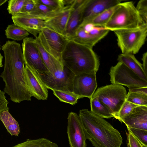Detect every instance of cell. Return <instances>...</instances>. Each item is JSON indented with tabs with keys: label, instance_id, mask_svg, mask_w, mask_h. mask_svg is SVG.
Here are the masks:
<instances>
[{
	"label": "cell",
	"instance_id": "17",
	"mask_svg": "<svg viewBox=\"0 0 147 147\" xmlns=\"http://www.w3.org/2000/svg\"><path fill=\"white\" fill-rule=\"evenodd\" d=\"M89 0H76L73 10L70 16L65 35L68 40H70L81 24L83 20L84 9Z\"/></svg>",
	"mask_w": 147,
	"mask_h": 147
},
{
	"label": "cell",
	"instance_id": "24",
	"mask_svg": "<svg viewBox=\"0 0 147 147\" xmlns=\"http://www.w3.org/2000/svg\"><path fill=\"white\" fill-rule=\"evenodd\" d=\"M118 4L103 11L86 22H82L81 24L90 23L95 26L104 27L111 18Z\"/></svg>",
	"mask_w": 147,
	"mask_h": 147
},
{
	"label": "cell",
	"instance_id": "37",
	"mask_svg": "<svg viewBox=\"0 0 147 147\" xmlns=\"http://www.w3.org/2000/svg\"><path fill=\"white\" fill-rule=\"evenodd\" d=\"M6 98L5 92L0 90V113L4 111L9 110L7 106L9 102Z\"/></svg>",
	"mask_w": 147,
	"mask_h": 147
},
{
	"label": "cell",
	"instance_id": "29",
	"mask_svg": "<svg viewBox=\"0 0 147 147\" xmlns=\"http://www.w3.org/2000/svg\"><path fill=\"white\" fill-rule=\"evenodd\" d=\"M126 101L139 106H147V94L129 91Z\"/></svg>",
	"mask_w": 147,
	"mask_h": 147
},
{
	"label": "cell",
	"instance_id": "20",
	"mask_svg": "<svg viewBox=\"0 0 147 147\" xmlns=\"http://www.w3.org/2000/svg\"><path fill=\"white\" fill-rule=\"evenodd\" d=\"M35 40L42 59L50 73L53 74L57 70L63 69L64 65L62 62L47 52L42 47L37 37L35 38Z\"/></svg>",
	"mask_w": 147,
	"mask_h": 147
},
{
	"label": "cell",
	"instance_id": "23",
	"mask_svg": "<svg viewBox=\"0 0 147 147\" xmlns=\"http://www.w3.org/2000/svg\"><path fill=\"white\" fill-rule=\"evenodd\" d=\"M34 8L32 12L28 14L44 21L52 17L61 9L59 10H55L38 2L36 0H34Z\"/></svg>",
	"mask_w": 147,
	"mask_h": 147
},
{
	"label": "cell",
	"instance_id": "40",
	"mask_svg": "<svg viewBox=\"0 0 147 147\" xmlns=\"http://www.w3.org/2000/svg\"><path fill=\"white\" fill-rule=\"evenodd\" d=\"M7 1V0H0V6L5 3Z\"/></svg>",
	"mask_w": 147,
	"mask_h": 147
},
{
	"label": "cell",
	"instance_id": "11",
	"mask_svg": "<svg viewBox=\"0 0 147 147\" xmlns=\"http://www.w3.org/2000/svg\"><path fill=\"white\" fill-rule=\"evenodd\" d=\"M67 133L70 147H86L87 139L79 115L71 112L67 117Z\"/></svg>",
	"mask_w": 147,
	"mask_h": 147
},
{
	"label": "cell",
	"instance_id": "36",
	"mask_svg": "<svg viewBox=\"0 0 147 147\" xmlns=\"http://www.w3.org/2000/svg\"><path fill=\"white\" fill-rule=\"evenodd\" d=\"M35 6L34 0H25L20 13L29 14L33 11Z\"/></svg>",
	"mask_w": 147,
	"mask_h": 147
},
{
	"label": "cell",
	"instance_id": "34",
	"mask_svg": "<svg viewBox=\"0 0 147 147\" xmlns=\"http://www.w3.org/2000/svg\"><path fill=\"white\" fill-rule=\"evenodd\" d=\"M127 130L128 132H126L127 147H147V146L142 143Z\"/></svg>",
	"mask_w": 147,
	"mask_h": 147
},
{
	"label": "cell",
	"instance_id": "8",
	"mask_svg": "<svg viewBox=\"0 0 147 147\" xmlns=\"http://www.w3.org/2000/svg\"><path fill=\"white\" fill-rule=\"evenodd\" d=\"M47 89L73 92V83L75 75L64 65L63 69L53 74L48 72L38 74Z\"/></svg>",
	"mask_w": 147,
	"mask_h": 147
},
{
	"label": "cell",
	"instance_id": "13",
	"mask_svg": "<svg viewBox=\"0 0 147 147\" xmlns=\"http://www.w3.org/2000/svg\"><path fill=\"white\" fill-rule=\"evenodd\" d=\"M65 6L52 17L45 21V27L65 36L66 28L71 14L76 3Z\"/></svg>",
	"mask_w": 147,
	"mask_h": 147
},
{
	"label": "cell",
	"instance_id": "31",
	"mask_svg": "<svg viewBox=\"0 0 147 147\" xmlns=\"http://www.w3.org/2000/svg\"><path fill=\"white\" fill-rule=\"evenodd\" d=\"M25 0H10L8 1L7 10L13 16L21 12Z\"/></svg>",
	"mask_w": 147,
	"mask_h": 147
},
{
	"label": "cell",
	"instance_id": "22",
	"mask_svg": "<svg viewBox=\"0 0 147 147\" xmlns=\"http://www.w3.org/2000/svg\"><path fill=\"white\" fill-rule=\"evenodd\" d=\"M0 120L11 136H18L20 132L18 123L10 114L9 111H5L0 113Z\"/></svg>",
	"mask_w": 147,
	"mask_h": 147
},
{
	"label": "cell",
	"instance_id": "25",
	"mask_svg": "<svg viewBox=\"0 0 147 147\" xmlns=\"http://www.w3.org/2000/svg\"><path fill=\"white\" fill-rule=\"evenodd\" d=\"M90 99L91 112L103 118L113 117L109 109L97 98L91 97Z\"/></svg>",
	"mask_w": 147,
	"mask_h": 147
},
{
	"label": "cell",
	"instance_id": "28",
	"mask_svg": "<svg viewBox=\"0 0 147 147\" xmlns=\"http://www.w3.org/2000/svg\"><path fill=\"white\" fill-rule=\"evenodd\" d=\"M53 94L61 102L74 105L77 102L78 100L82 98L73 92L53 90Z\"/></svg>",
	"mask_w": 147,
	"mask_h": 147
},
{
	"label": "cell",
	"instance_id": "12",
	"mask_svg": "<svg viewBox=\"0 0 147 147\" xmlns=\"http://www.w3.org/2000/svg\"><path fill=\"white\" fill-rule=\"evenodd\" d=\"M97 86L96 73H83L75 75L73 83V92L82 98L90 99Z\"/></svg>",
	"mask_w": 147,
	"mask_h": 147
},
{
	"label": "cell",
	"instance_id": "39",
	"mask_svg": "<svg viewBox=\"0 0 147 147\" xmlns=\"http://www.w3.org/2000/svg\"><path fill=\"white\" fill-rule=\"evenodd\" d=\"M3 58V56L1 55V54L0 53V68L3 66V65L2 63Z\"/></svg>",
	"mask_w": 147,
	"mask_h": 147
},
{
	"label": "cell",
	"instance_id": "26",
	"mask_svg": "<svg viewBox=\"0 0 147 147\" xmlns=\"http://www.w3.org/2000/svg\"><path fill=\"white\" fill-rule=\"evenodd\" d=\"M7 38L16 40H23L29 33L23 28L15 25H9L5 30Z\"/></svg>",
	"mask_w": 147,
	"mask_h": 147
},
{
	"label": "cell",
	"instance_id": "41",
	"mask_svg": "<svg viewBox=\"0 0 147 147\" xmlns=\"http://www.w3.org/2000/svg\"><path fill=\"white\" fill-rule=\"evenodd\" d=\"M0 50H1V47H0Z\"/></svg>",
	"mask_w": 147,
	"mask_h": 147
},
{
	"label": "cell",
	"instance_id": "2",
	"mask_svg": "<svg viewBox=\"0 0 147 147\" xmlns=\"http://www.w3.org/2000/svg\"><path fill=\"white\" fill-rule=\"evenodd\" d=\"M87 139L94 147H120L123 142L119 131L103 118L84 109L80 111Z\"/></svg>",
	"mask_w": 147,
	"mask_h": 147
},
{
	"label": "cell",
	"instance_id": "27",
	"mask_svg": "<svg viewBox=\"0 0 147 147\" xmlns=\"http://www.w3.org/2000/svg\"><path fill=\"white\" fill-rule=\"evenodd\" d=\"M13 147H58V146L55 143L45 138H42L34 140L28 139L25 142Z\"/></svg>",
	"mask_w": 147,
	"mask_h": 147
},
{
	"label": "cell",
	"instance_id": "16",
	"mask_svg": "<svg viewBox=\"0 0 147 147\" xmlns=\"http://www.w3.org/2000/svg\"><path fill=\"white\" fill-rule=\"evenodd\" d=\"M127 128L147 130V106L141 105L134 109L122 119Z\"/></svg>",
	"mask_w": 147,
	"mask_h": 147
},
{
	"label": "cell",
	"instance_id": "19",
	"mask_svg": "<svg viewBox=\"0 0 147 147\" xmlns=\"http://www.w3.org/2000/svg\"><path fill=\"white\" fill-rule=\"evenodd\" d=\"M117 60L132 71L142 79L147 81V75L144 71L142 65L133 54L121 53L118 57Z\"/></svg>",
	"mask_w": 147,
	"mask_h": 147
},
{
	"label": "cell",
	"instance_id": "30",
	"mask_svg": "<svg viewBox=\"0 0 147 147\" xmlns=\"http://www.w3.org/2000/svg\"><path fill=\"white\" fill-rule=\"evenodd\" d=\"M140 16L141 26H147V0H141L136 7Z\"/></svg>",
	"mask_w": 147,
	"mask_h": 147
},
{
	"label": "cell",
	"instance_id": "18",
	"mask_svg": "<svg viewBox=\"0 0 147 147\" xmlns=\"http://www.w3.org/2000/svg\"><path fill=\"white\" fill-rule=\"evenodd\" d=\"M122 1L120 0H89L84 9L82 22H86Z\"/></svg>",
	"mask_w": 147,
	"mask_h": 147
},
{
	"label": "cell",
	"instance_id": "9",
	"mask_svg": "<svg viewBox=\"0 0 147 147\" xmlns=\"http://www.w3.org/2000/svg\"><path fill=\"white\" fill-rule=\"evenodd\" d=\"M37 37L47 52L62 62V53L68 40L65 36L45 27Z\"/></svg>",
	"mask_w": 147,
	"mask_h": 147
},
{
	"label": "cell",
	"instance_id": "35",
	"mask_svg": "<svg viewBox=\"0 0 147 147\" xmlns=\"http://www.w3.org/2000/svg\"><path fill=\"white\" fill-rule=\"evenodd\" d=\"M127 129L139 140L147 146V130L131 128Z\"/></svg>",
	"mask_w": 147,
	"mask_h": 147
},
{
	"label": "cell",
	"instance_id": "10",
	"mask_svg": "<svg viewBox=\"0 0 147 147\" xmlns=\"http://www.w3.org/2000/svg\"><path fill=\"white\" fill-rule=\"evenodd\" d=\"M22 51L25 65L35 71L38 74L49 72L35 42V39L26 37L23 40Z\"/></svg>",
	"mask_w": 147,
	"mask_h": 147
},
{
	"label": "cell",
	"instance_id": "6",
	"mask_svg": "<svg viewBox=\"0 0 147 147\" xmlns=\"http://www.w3.org/2000/svg\"><path fill=\"white\" fill-rule=\"evenodd\" d=\"M127 92L122 85L111 84L98 88L91 97L96 98L104 104L114 116L126 101Z\"/></svg>",
	"mask_w": 147,
	"mask_h": 147
},
{
	"label": "cell",
	"instance_id": "15",
	"mask_svg": "<svg viewBox=\"0 0 147 147\" xmlns=\"http://www.w3.org/2000/svg\"><path fill=\"white\" fill-rule=\"evenodd\" d=\"M25 71L27 83L32 96L39 100H47L48 89L37 73L26 65Z\"/></svg>",
	"mask_w": 147,
	"mask_h": 147
},
{
	"label": "cell",
	"instance_id": "21",
	"mask_svg": "<svg viewBox=\"0 0 147 147\" xmlns=\"http://www.w3.org/2000/svg\"><path fill=\"white\" fill-rule=\"evenodd\" d=\"M102 39L100 37L92 35L86 32L82 28L79 26L76 30L73 37L69 40H73L92 48Z\"/></svg>",
	"mask_w": 147,
	"mask_h": 147
},
{
	"label": "cell",
	"instance_id": "1",
	"mask_svg": "<svg viewBox=\"0 0 147 147\" xmlns=\"http://www.w3.org/2000/svg\"><path fill=\"white\" fill-rule=\"evenodd\" d=\"M2 49L5 62L0 77L5 83L4 92L14 102L31 100L32 95L27 82L21 45L15 41L8 40L2 46Z\"/></svg>",
	"mask_w": 147,
	"mask_h": 147
},
{
	"label": "cell",
	"instance_id": "33",
	"mask_svg": "<svg viewBox=\"0 0 147 147\" xmlns=\"http://www.w3.org/2000/svg\"><path fill=\"white\" fill-rule=\"evenodd\" d=\"M38 2L44 4L55 10H59L65 6L63 0H36Z\"/></svg>",
	"mask_w": 147,
	"mask_h": 147
},
{
	"label": "cell",
	"instance_id": "3",
	"mask_svg": "<svg viewBox=\"0 0 147 147\" xmlns=\"http://www.w3.org/2000/svg\"><path fill=\"white\" fill-rule=\"evenodd\" d=\"M62 62L65 66L76 75L83 73H96L100 63L92 48L68 40L62 52Z\"/></svg>",
	"mask_w": 147,
	"mask_h": 147
},
{
	"label": "cell",
	"instance_id": "38",
	"mask_svg": "<svg viewBox=\"0 0 147 147\" xmlns=\"http://www.w3.org/2000/svg\"><path fill=\"white\" fill-rule=\"evenodd\" d=\"M143 61L142 66L144 71L147 75V52L144 53L143 55L142 58Z\"/></svg>",
	"mask_w": 147,
	"mask_h": 147
},
{
	"label": "cell",
	"instance_id": "4",
	"mask_svg": "<svg viewBox=\"0 0 147 147\" xmlns=\"http://www.w3.org/2000/svg\"><path fill=\"white\" fill-rule=\"evenodd\" d=\"M141 25L140 16L131 1L121 2L104 28L109 30L132 29Z\"/></svg>",
	"mask_w": 147,
	"mask_h": 147
},
{
	"label": "cell",
	"instance_id": "14",
	"mask_svg": "<svg viewBox=\"0 0 147 147\" xmlns=\"http://www.w3.org/2000/svg\"><path fill=\"white\" fill-rule=\"evenodd\" d=\"M14 24L20 27L36 37L45 27V21L28 14L19 13L12 16Z\"/></svg>",
	"mask_w": 147,
	"mask_h": 147
},
{
	"label": "cell",
	"instance_id": "7",
	"mask_svg": "<svg viewBox=\"0 0 147 147\" xmlns=\"http://www.w3.org/2000/svg\"><path fill=\"white\" fill-rule=\"evenodd\" d=\"M109 74L113 84L125 86L129 89L147 87V81L141 78L121 62H118L111 67Z\"/></svg>",
	"mask_w": 147,
	"mask_h": 147
},
{
	"label": "cell",
	"instance_id": "5",
	"mask_svg": "<svg viewBox=\"0 0 147 147\" xmlns=\"http://www.w3.org/2000/svg\"><path fill=\"white\" fill-rule=\"evenodd\" d=\"M113 32L122 53L134 55L138 52L145 42L147 26H140L135 28L119 30Z\"/></svg>",
	"mask_w": 147,
	"mask_h": 147
},
{
	"label": "cell",
	"instance_id": "32",
	"mask_svg": "<svg viewBox=\"0 0 147 147\" xmlns=\"http://www.w3.org/2000/svg\"><path fill=\"white\" fill-rule=\"evenodd\" d=\"M139 106L125 101L118 112L113 117L121 122L122 119L125 116L129 114L133 109Z\"/></svg>",
	"mask_w": 147,
	"mask_h": 147
}]
</instances>
